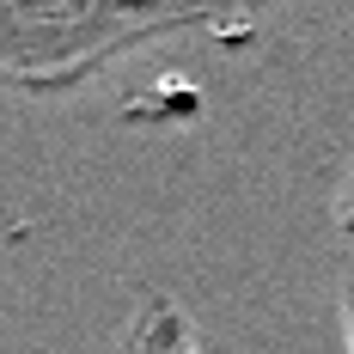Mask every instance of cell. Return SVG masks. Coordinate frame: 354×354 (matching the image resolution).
<instances>
[{
	"mask_svg": "<svg viewBox=\"0 0 354 354\" xmlns=\"http://www.w3.org/2000/svg\"><path fill=\"white\" fill-rule=\"evenodd\" d=\"M189 31H232V12L171 0H0V92L62 98L110 62Z\"/></svg>",
	"mask_w": 354,
	"mask_h": 354,
	"instance_id": "6da1fadb",
	"label": "cell"
},
{
	"mask_svg": "<svg viewBox=\"0 0 354 354\" xmlns=\"http://www.w3.org/2000/svg\"><path fill=\"white\" fill-rule=\"evenodd\" d=\"M110 354H202V342H196L189 312L177 299H165V293H153V299L135 306V318L122 324Z\"/></svg>",
	"mask_w": 354,
	"mask_h": 354,
	"instance_id": "7a4b0ae2",
	"label": "cell"
},
{
	"mask_svg": "<svg viewBox=\"0 0 354 354\" xmlns=\"http://www.w3.org/2000/svg\"><path fill=\"white\" fill-rule=\"evenodd\" d=\"M336 232L354 239V171H348V189H342V208H336Z\"/></svg>",
	"mask_w": 354,
	"mask_h": 354,
	"instance_id": "3957f363",
	"label": "cell"
},
{
	"mask_svg": "<svg viewBox=\"0 0 354 354\" xmlns=\"http://www.w3.org/2000/svg\"><path fill=\"white\" fill-rule=\"evenodd\" d=\"M342 336H348V354H354V281H348V293H342Z\"/></svg>",
	"mask_w": 354,
	"mask_h": 354,
	"instance_id": "277c9868",
	"label": "cell"
}]
</instances>
